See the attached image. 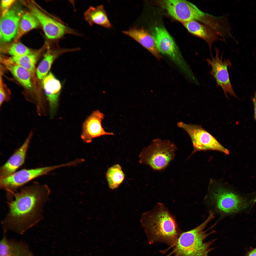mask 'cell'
<instances>
[{"label": "cell", "mask_w": 256, "mask_h": 256, "mask_svg": "<svg viewBox=\"0 0 256 256\" xmlns=\"http://www.w3.org/2000/svg\"><path fill=\"white\" fill-rule=\"evenodd\" d=\"M31 12L37 18L47 38L57 39L67 34H78L72 29L46 15L36 6L29 5Z\"/></svg>", "instance_id": "8fae6325"}, {"label": "cell", "mask_w": 256, "mask_h": 256, "mask_svg": "<svg viewBox=\"0 0 256 256\" xmlns=\"http://www.w3.org/2000/svg\"><path fill=\"white\" fill-rule=\"evenodd\" d=\"M73 51L59 47L55 50L49 49L44 54V58L37 67L36 73L38 78L43 80L47 75L54 61L61 55L65 53Z\"/></svg>", "instance_id": "d6986e66"}, {"label": "cell", "mask_w": 256, "mask_h": 256, "mask_svg": "<svg viewBox=\"0 0 256 256\" xmlns=\"http://www.w3.org/2000/svg\"><path fill=\"white\" fill-rule=\"evenodd\" d=\"M151 35L160 53L169 57L188 77H191L193 73L166 30L163 27H155L152 31Z\"/></svg>", "instance_id": "8992f818"}, {"label": "cell", "mask_w": 256, "mask_h": 256, "mask_svg": "<svg viewBox=\"0 0 256 256\" xmlns=\"http://www.w3.org/2000/svg\"><path fill=\"white\" fill-rule=\"evenodd\" d=\"M141 222L150 243H165L173 247L180 234L169 211L161 204L142 215Z\"/></svg>", "instance_id": "7a4b0ae2"}, {"label": "cell", "mask_w": 256, "mask_h": 256, "mask_svg": "<svg viewBox=\"0 0 256 256\" xmlns=\"http://www.w3.org/2000/svg\"><path fill=\"white\" fill-rule=\"evenodd\" d=\"M84 16L91 25L96 24L107 28L112 27L102 5L95 7L90 6L84 13Z\"/></svg>", "instance_id": "ffe728a7"}, {"label": "cell", "mask_w": 256, "mask_h": 256, "mask_svg": "<svg viewBox=\"0 0 256 256\" xmlns=\"http://www.w3.org/2000/svg\"><path fill=\"white\" fill-rule=\"evenodd\" d=\"M106 177L109 187L114 189L118 187L123 182L125 175L121 166L116 164L108 169L106 173Z\"/></svg>", "instance_id": "7402d4cb"}, {"label": "cell", "mask_w": 256, "mask_h": 256, "mask_svg": "<svg viewBox=\"0 0 256 256\" xmlns=\"http://www.w3.org/2000/svg\"><path fill=\"white\" fill-rule=\"evenodd\" d=\"M33 133L31 131L22 145L10 157L0 168V178L10 175L24 163L29 146L33 137Z\"/></svg>", "instance_id": "5bb4252c"}, {"label": "cell", "mask_w": 256, "mask_h": 256, "mask_svg": "<svg viewBox=\"0 0 256 256\" xmlns=\"http://www.w3.org/2000/svg\"><path fill=\"white\" fill-rule=\"evenodd\" d=\"M123 33L137 41L152 53L158 60L162 58L155 41L151 35L143 28L134 27L125 31Z\"/></svg>", "instance_id": "e0dca14e"}, {"label": "cell", "mask_w": 256, "mask_h": 256, "mask_svg": "<svg viewBox=\"0 0 256 256\" xmlns=\"http://www.w3.org/2000/svg\"><path fill=\"white\" fill-rule=\"evenodd\" d=\"M2 64L23 86L30 89L32 87V75L27 70L13 62L10 58L2 57Z\"/></svg>", "instance_id": "ac0fdd59"}, {"label": "cell", "mask_w": 256, "mask_h": 256, "mask_svg": "<svg viewBox=\"0 0 256 256\" xmlns=\"http://www.w3.org/2000/svg\"><path fill=\"white\" fill-rule=\"evenodd\" d=\"M43 83L49 103L50 116L52 117L55 113L58 106L61 85L59 81L51 72L43 79Z\"/></svg>", "instance_id": "9a60e30c"}, {"label": "cell", "mask_w": 256, "mask_h": 256, "mask_svg": "<svg viewBox=\"0 0 256 256\" xmlns=\"http://www.w3.org/2000/svg\"><path fill=\"white\" fill-rule=\"evenodd\" d=\"M104 115L98 110L93 111L86 119L82 127L81 138L86 143L91 142L94 138L102 136L113 135L112 133L106 132L102 125Z\"/></svg>", "instance_id": "4fadbf2b"}, {"label": "cell", "mask_w": 256, "mask_h": 256, "mask_svg": "<svg viewBox=\"0 0 256 256\" xmlns=\"http://www.w3.org/2000/svg\"><path fill=\"white\" fill-rule=\"evenodd\" d=\"M210 199L215 209L224 215L232 214L244 210L253 205L256 197L243 195L218 183H213Z\"/></svg>", "instance_id": "277c9868"}, {"label": "cell", "mask_w": 256, "mask_h": 256, "mask_svg": "<svg viewBox=\"0 0 256 256\" xmlns=\"http://www.w3.org/2000/svg\"><path fill=\"white\" fill-rule=\"evenodd\" d=\"M6 233L0 240V256H35L26 243L8 239Z\"/></svg>", "instance_id": "2e32d148"}, {"label": "cell", "mask_w": 256, "mask_h": 256, "mask_svg": "<svg viewBox=\"0 0 256 256\" xmlns=\"http://www.w3.org/2000/svg\"><path fill=\"white\" fill-rule=\"evenodd\" d=\"M15 1V0H2L1 1L2 15L5 14L10 9V8Z\"/></svg>", "instance_id": "4316f807"}, {"label": "cell", "mask_w": 256, "mask_h": 256, "mask_svg": "<svg viewBox=\"0 0 256 256\" xmlns=\"http://www.w3.org/2000/svg\"><path fill=\"white\" fill-rule=\"evenodd\" d=\"M7 52L12 56H21L32 53L29 48L20 43L12 44L8 48Z\"/></svg>", "instance_id": "d4e9b609"}, {"label": "cell", "mask_w": 256, "mask_h": 256, "mask_svg": "<svg viewBox=\"0 0 256 256\" xmlns=\"http://www.w3.org/2000/svg\"><path fill=\"white\" fill-rule=\"evenodd\" d=\"M10 93L3 83L0 76V108L5 102L9 101L10 99Z\"/></svg>", "instance_id": "484cf974"}, {"label": "cell", "mask_w": 256, "mask_h": 256, "mask_svg": "<svg viewBox=\"0 0 256 256\" xmlns=\"http://www.w3.org/2000/svg\"><path fill=\"white\" fill-rule=\"evenodd\" d=\"M23 11L17 5L14 6L2 15L0 19V39L8 42L16 38Z\"/></svg>", "instance_id": "7c38bea8"}, {"label": "cell", "mask_w": 256, "mask_h": 256, "mask_svg": "<svg viewBox=\"0 0 256 256\" xmlns=\"http://www.w3.org/2000/svg\"><path fill=\"white\" fill-rule=\"evenodd\" d=\"M10 58L13 62L28 70L32 75H34L37 59L36 55L32 53L21 56H12Z\"/></svg>", "instance_id": "cb8c5ba5"}, {"label": "cell", "mask_w": 256, "mask_h": 256, "mask_svg": "<svg viewBox=\"0 0 256 256\" xmlns=\"http://www.w3.org/2000/svg\"><path fill=\"white\" fill-rule=\"evenodd\" d=\"M68 166V163H66L32 169H23L0 178V188L6 191V194H12L17 192L19 188L32 180L47 174L58 168Z\"/></svg>", "instance_id": "52a82bcc"}, {"label": "cell", "mask_w": 256, "mask_h": 256, "mask_svg": "<svg viewBox=\"0 0 256 256\" xmlns=\"http://www.w3.org/2000/svg\"><path fill=\"white\" fill-rule=\"evenodd\" d=\"M214 217V213L210 211L208 217L203 223L192 229L180 233L170 254L173 256H209V253L213 249L211 246L216 239L207 242L205 240L215 231L208 232L209 228L204 229Z\"/></svg>", "instance_id": "3957f363"}, {"label": "cell", "mask_w": 256, "mask_h": 256, "mask_svg": "<svg viewBox=\"0 0 256 256\" xmlns=\"http://www.w3.org/2000/svg\"><path fill=\"white\" fill-rule=\"evenodd\" d=\"M252 101L254 106V118L256 121V90L254 93L253 97L252 98Z\"/></svg>", "instance_id": "83f0119b"}, {"label": "cell", "mask_w": 256, "mask_h": 256, "mask_svg": "<svg viewBox=\"0 0 256 256\" xmlns=\"http://www.w3.org/2000/svg\"><path fill=\"white\" fill-rule=\"evenodd\" d=\"M177 149L175 144L169 140L155 139L142 150L139 155V162L149 166L154 170H163L174 159Z\"/></svg>", "instance_id": "5b68a950"}, {"label": "cell", "mask_w": 256, "mask_h": 256, "mask_svg": "<svg viewBox=\"0 0 256 256\" xmlns=\"http://www.w3.org/2000/svg\"><path fill=\"white\" fill-rule=\"evenodd\" d=\"M161 3L171 16L182 24L192 21H202L207 15L187 0H164Z\"/></svg>", "instance_id": "9c48e42d"}, {"label": "cell", "mask_w": 256, "mask_h": 256, "mask_svg": "<svg viewBox=\"0 0 256 256\" xmlns=\"http://www.w3.org/2000/svg\"><path fill=\"white\" fill-rule=\"evenodd\" d=\"M177 125L186 132L191 140L193 149L190 156L196 152L207 150L218 151L227 155L229 154L227 149L201 126L181 121Z\"/></svg>", "instance_id": "ba28073f"}, {"label": "cell", "mask_w": 256, "mask_h": 256, "mask_svg": "<svg viewBox=\"0 0 256 256\" xmlns=\"http://www.w3.org/2000/svg\"><path fill=\"white\" fill-rule=\"evenodd\" d=\"M248 256H256V247L249 253Z\"/></svg>", "instance_id": "f1b7e54d"}, {"label": "cell", "mask_w": 256, "mask_h": 256, "mask_svg": "<svg viewBox=\"0 0 256 256\" xmlns=\"http://www.w3.org/2000/svg\"><path fill=\"white\" fill-rule=\"evenodd\" d=\"M211 55V59H207L206 61L210 66V74L215 79L217 85L220 87L228 98L227 93L238 98L234 91L230 82L228 68L231 66V63L229 59L223 60L222 55L220 57L219 51L216 49L215 57Z\"/></svg>", "instance_id": "30bf717a"}, {"label": "cell", "mask_w": 256, "mask_h": 256, "mask_svg": "<svg viewBox=\"0 0 256 256\" xmlns=\"http://www.w3.org/2000/svg\"><path fill=\"white\" fill-rule=\"evenodd\" d=\"M50 192L46 184L35 182L6 196L9 211L1 222L4 232L10 230L23 234L42 220Z\"/></svg>", "instance_id": "6da1fadb"}, {"label": "cell", "mask_w": 256, "mask_h": 256, "mask_svg": "<svg viewBox=\"0 0 256 256\" xmlns=\"http://www.w3.org/2000/svg\"><path fill=\"white\" fill-rule=\"evenodd\" d=\"M40 24L38 19L32 13H25L20 20L15 41H17L24 34L37 27Z\"/></svg>", "instance_id": "44dd1931"}, {"label": "cell", "mask_w": 256, "mask_h": 256, "mask_svg": "<svg viewBox=\"0 0 256 256\" xmlns=\"http://www.w3.org/2000/svg\"><path fill=\"white\" fill-rule=\"evenodd\" d=\"M183 24L191 34L203 39L208 42L210 41L211 36L208 30L205 26L196 21H191Z\"/></svg>", "instance_id": "603a6c76"}]
</instances>
